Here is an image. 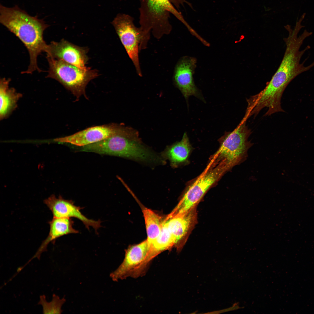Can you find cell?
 <instances>
[{
  "mask_svg": "<svg viewBox=\"0 0 314 314\" xmlns=\"http://www.w3.org/2000/svg\"><path fill=\"white\" fill-rule=\"evenodd\" d=\"M288 32L284 38L286 48L283 58L277 71L265 88L260 92L261 99L267 104L274 106L281 104L282 94L289 83L299 74L310 69L314 66V62L307 66L300 61L305 52L310 48L308 45L304 49L300 48L304 40L312 34L306 30L298 36L304 26L296 22L293 28L289 25L285 26Z\"/></svg>",
  "mask_w": 314,
  "mask_h": 314,
  "instance_id": "obj_1",
  "label": "cell"
},
{
  "mask_svg": "<svg viewBox=\"0 0 314 314\" xmlns=\"http://www.w3.org/2000/svg\"><path fill=\"white\" fill-rule=\"evenodd\" d=\"M0 23L13 33L24 44L30 56L28 68L21 73L32 74L34 71H42L37 64V58L45 52L48 44L43 38L44 30L49 26L43 19L32 16L17 6L8 8L0 5Z\"/></svg>",
  "mask_w": 314,
  "mask_h": 314,
  "instance_id": "obj_2",
  "label": "cell"
},
{
  "mask_svg": "<svg viewBox=\"0 0 314 314\" xmlns=\"http://www.w3.org/2000/svg\"><path fill=\"white\" fill-rule=\"evenodd\" d=\"M99 154L123 157L146 162L163 163L162 158L143 145L137 134L126 128L122 133L99 142Z\"/></svg>",
  "mask_w": 314,
  "mask_h": 314,
  "instance_id": "obj_3",
  "label": "cell"
},
{
  "mask_svg": "<svg viewBox=\"0 0 314 314\" xmlns=\"http://www.w3.org/2000/svg\"><path fill=\"white\" fill-rule=\"evenodd\" d=\"M243 117L232 131L226 132L221 137L220 145L212 162L221 163L229 170L246 160L247 152L253 144L248 140L251 133Z\"/></svg>",
  "mask_w": 314,
  "mask_h": 314,
  "instance_id": "obj_4",
  "label": "cell"
},
{
  "mask_svg": "<svg viewBox=\"0 0 314 314\" xmlns=\"http://www.w3.org/2000/svg\"><path fill=\"white\" fill-rule=\"evenodd\" d=\"M46 58L49 65L47 78L58 81L77 99L82 95L87 98L85 89L88 83L98 76L96 70L87 67L81 68L47 56Z\"/></svg>",
  "mask_w": 314,
  "mask_h": 314,
  "instance_id": "obj_5",
  "label": "cell"
},
{
  "mask_svg": "<svg viewBox=\"0 0 314 314\" xmlns=\"http://www.w3.org/2000/svg\"><path fill=\"white\" fill-rule=\"evenodd\" d=\"M139 9L140 28L144 34L143 48H146L151 31L154 37L160 38L169 34L172 27L169 21L170 12L152 0H141Z\"/></svg>",
  "mask_w": 314,
  "mask_h": 314,
  "instance_id": "obj_6",
  "label": "cell"
},
{
  "mask_svg": "<svg viewBox=\"0 0 314 314\" xmlns=\"http://www.w3.org/2000/svg\"><path fill=\"white\" fill-rule=\"evenodd\" d=\"M211 164L189 186L172 213H182L194 208L209 188L227 171L221 164Z\"/></svg>",
  "mask_w": 314,
  "mask_h": 314,
  "instance_id": "obj_7",
  "label": "cell"
},
{
  "mask_svg": "<svg viewBox=\"0 0 314 314\" xmlns=\"http://www.w3.org/2000/svg\"><path fill=\"white\" fill-rule=\"evenodd\" d=\"M126 52L132 60L138 74L142 75L139 59V51L142 45L143 33L136 27L129 15L118 14L112 22Z\"/></svg>",
  "mask_w": 314,
  "mask_h": 314,
  "instance_id": "obj_8",
  "label": "cell"
},
{
  "mask_svg": "<svg viewBox=\"0 0 314 314\" xmlns=\"http://www.w3.org/2000/svg\"><path fill=\"white\" fill-rule=\"evenodd\" d=\"M149 249L147 240L131 245L126 250L124 258L118 267L110 276L117 281L127 278H137L144 275L148 270L145 262Z\"/></svg>",
  "mask_w": 314,
  "mask_h": 314,
  "instance_id": "obj_9",
  "label": "cell"
},
{
  "mask_svg": "<svg viewBox=\"0 0 314 314\" xmlns=\"http://www.w3.org/2000/svg\"><path fill=\"white\" fill-rule=\"evenodd\" d=\"M125 127L115 124L92 126L72 135L56 138L54 141L83 147L96 143L122 133Z\"/></svg>",
  "mask_w": 314,
  "mask_h": 314,
  "instance_id": "obj_10",
  "label": "cell"
},
{
  "mask_svg": "<svg viewBox=\"0 0 314 314\" xmlns=\"http://www.w3.org/2000/svg\"><path fill=\"white\" fill-rule=\"evenodd\" d=\"M197 62L196 58L194 57L184 56L180 58L174 69V83L187 101L192 95L203 100L194 81L193 75Z\"/></svg>",
  "mask_w": 314,
  "mask_h": 314,
  "instance_id": "obj_11",
  "label": "cell"
},
{
  "mask_svg": "<svg viewBox=\"0 0 314 314\" xmlns=\"http://www.w3.org/2000/svg\"><path fill=\"white\" fill-rule=\"evenodd\" d=\"M87 52L86 48L62 39L58 42H51L45 52L47 56L84 69L88 60Z\"/></svg>",
  "mask_w": 314,
  "mask_h": 314,
  "instance_id": "obj_12",
  "label": "cell"
},
{
  "mask_svg": "<svg viewBox=\"0 0 314 314\" xmlns=\"http://www.w3.org/2000/svg\"><path fill=\"white\" fill-rule=\"evenodd\" d=\"M44 203L51 212L53 217L77 218L89 229L90 227L97 231L101 227L100 220H94L84 215L80 210L82 208L75 205L72 200H66L61 196L57 197L52 195L44 200Z\"/></svg>",
  "mask_w": 314,
  "mask_h": 314,
  "instance_id": "obj_13",
  "label": "cell"
},
{
  "mask_svg": "<svg viewBox=\"0 0 314 314\" xmlns=\"http://www.w3.org/2000/svg\"><path fill=\"white\" fill-rule=\"evenodd\" d=\"M48 223L50 229L47 237L42 242L35 254L26 264V265L34 258H37L40 260L41 254L47 251V246L50 242L53 243L56 239L61 236L78 232L73 228L74 222L71 218L53 217Z\"/></svg>",
  "mask_w": 314,
  "mask_h": 314,
  "instance_id": "obj_14",
  "label": "cell"
},
{
  "mask_svg": "<svg viewBox=\"0 0 314 314\" xmlns=\"http://www.w3.org/2000/svg\"><path fill=\"white\" fill-rule=\"evenodd\" d=\"M194 208L183 213H171L165 221L174 239L175 245L185 237L192 226L195 217Z\"/></svg>",
  "mask_w": 314,
  "mask_h": 314,
  "instance_id": "obj_15",
  "label": "cell"
},
{
  "mask_svg": "<svg viewBox=\"0 0 314 314\" xmlns=\"http://www.w3.org/2000/svg\"><path fill=\"white\" fill-rule=\"evenodd\" d=\"M10 81V79L5 78L0 79V120L9 116L17 107V102L22 95L14 88L9 87Z\"/></svg>",
  "mask_w": 314,
  "mask_h": 314,
  "instance_id": "obj_16",
  "label": "cell"
},
{
  "mask_svg": "<svg viewBox=\"0 0 314 314\" xmlns=\"http://www.w3.org/2000/svg\"><path fill=\"white\" fill-rule=\"evenodd\" d=\"M191 150L187 133L185 132L182 140L168 147L163 154V156L176 166L187 160Z\"/></svg>",
  "mask_w": 314,
  "mask_h": 314,
  "instance_id": "obj_17",
  "label": "cell"
},
{
  "mask_svg": "<svg viewBox=\"0 0 314 314\" xmlns=\"http://www.w3.org/2000/svg\"><path fill=\"white\" fill-rule=\"evenodd\" d=\"M149 244L152 243L159 235L164 221L162 217L152 210L145 208L142 210Z\"/></svg>",
  "mask_w": 314,
  "mask_h": 314,
  "instance_id": "obj_18",
  "label": "cell"
},
{
  "mask_svg": "<svg viewBox=\"0 0 314 314\" xmlns=\"http://www.w3.org/2000/svg\"><path fill=\"white\" fill-rule=\"evenodd\" d=\"M65 301L64 298L60 299L58 296L53 294L51 301L48 302L43 295L40 296L38 304L42 306L43 314H61L63 311L61 307Z\"/></svg>",
  "mask_w": 314,
  "mask_h": 314,
  "instance_id": "obj_19",
  "label": "cell"
},
{
  "mask_svg": "<svg viewBox=\"0 0 314 314\" xmlns=\"http://www.w3.org/2000/svg\"><path fill=\"white\" fill-rule=\"evenodd\" d=\"M163 7L170 13L173 14L187 26L188 25L184 19L181 14L174 8L172 4L169 0H152Z\"/></svg>",
  "mask_w": 314,
  "mask_h": 314,
  "instance_id": "obj_20",
  "label": "cell"
},
{
  "mask_svg": "<svg viewBox=\"0 0 314 314\" xmlns=\"http://www.w3.org/2000/svg\"><path fill=\"white\" fill-rule=\"evenodd\" d=\"M186 2V1H185V2L184 3H185V2ZM179 8H180V7H179V8H177L178 9H179Z\"/></svg>",
  "mask_w": 314,
  "mask_h": 314,
  "instance_id": "obj_21",
  "label": "cell"
}]
</instances>
